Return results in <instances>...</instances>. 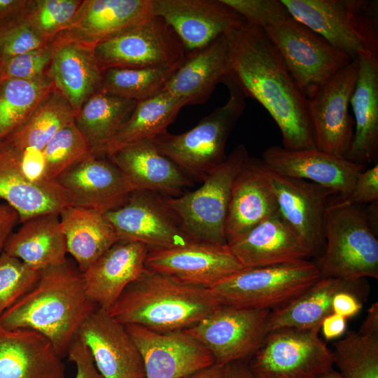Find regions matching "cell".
I'll use <instances>...</instances> for the list:
<instances>
[{"label": "cell", "instance_id": "obj_20", "mask_svg": "<svg viewBox=\"0 0 378 378\" xmlns=\"http://www.w3.org/2000/svg\"><path fill=\"white\" fill-rule=\"evenodd\" d=\"M260 160L277 174L313 182L342 198L350 194L357 175L366 168L316 147L293 150L272 146Z\"/></svg>", "mask_w": 378, "mask_h": 378}, {"label": "cell", "instance_id": "obj_16", "mask_svg": "<svg viewBox=\"0 0 378 378\" xmlns=\"http://www.w3.org/2000/svg\"><path fill=\"white\" fill-rule=\"evenodd\" d=\"M146 267L205 288L244 268L228 245L200 241L167 248L149 249Z\"/></svg>", "mask_w": 378, "mask_h": 378}, {"label": "cell", "instance_id": "obj_36", "mask_svg": "<svg viewBox=\"0 0 378 378\" xmlns=\"http://www.w3.org/2000/svg\"><path fill=\"white\" fill-rule=\"evenodd\" d=\"M136 102L99 91L74 115V122L95 155L102 152L134 110Z\"/></svg>", "mask_w": 378, "mask_h": 378}, {"label": "cell", "instance_id": "obj_52", "mask_svg": "<svg viewBox=\"0 0 378 378\" xmlns=\"http://www.w3.org/2000/svg\"><path fill=\"white\" fill-rule=\"evenodd\" d=\"M29 1L0 0V22L13 19L20 15Z\"/></svg>", "mask_w": 378, "mask_h": 378}, {"label": "cell", "instance_id": "obj_3", "mask_svg": "<svg viewBox=\"0 0 378 378\" xmlns=\"http://www.w3.org/2000/svg\"><path fill=\"white\" fill-rule=\"evenodd\" d=\"M220 305L207 288L146 268L125 288L108 312L123 325L169 332L193 326Z\"/></svg>", "mask_w": 378, "mask_h": 378}, {"label": "cell", "instance_id": "obj_4", "mask_svg": "<svg viewBox=\"0 0 378 378\" xmlns=\"http://www.w3.org/2000/svg\"><path fill=\"white\" fill-rule=\"evenodd\" d=\"M337 197L328 204L324 224L326 246L315 262L321 277L377 279L378 240L374 228L377 202L366 210Z\"/></svg>", "mask_w": 378, "mask_h": 378}, {"label": "cell", "instance_id": "obj_19", "mask_svg": "<svg viewBox=\"0 0 378 378\" xmlns=\"http://www.w3.org/2000/svg\"><path fill=\"white\" fill-rule=\"evenodd\" d=\"M153 13L173 29L186 52L206 46L246 22L223 0H153Z\"/></svg>", "mask_w": 378, "mask_h": 378}, {"label": "cell", "instance_id": "obj_24", "mask_svg": "<svg viewBox=\"0 0 378 378\" xmlns=\"http://www.w3.org/2000/svg\"><path fill=\"white\" fill-rule=\"evenodd\" d=\"M279 211L268 169L260 159L248 158L236 174L230 190L225 225L229 245Z\"/></svg>", "mask_w": 378, "mask_h": 378}, {"label": "cell", "instance_id": "obj_12", "mask_svg": "<svg viewBox=\"0 0 378 378\" xmlns=\"http://www.w3.org/2000/svg\"><path fill=\"white\" fill-rule=\"evenodd\" d=\"M271 311L220 305L186 330L225 365L251 357L269 333Z\"/></svg>", "mask_w": 378, "mask_h": 378}, {"label": "cell", "instance_id": "obj_2", "mask_svg": "<svg viewBox=\"0 0 378 378\" xmlns=\"http://www.w3.org/2000/svg\"><path fill=\"white\" fill-rule=\"evenodd\" d=\"M96 308L87 295L82 272L67 259L41 271L32 288L2 314L0 325L42 334L62 358L81 324Z\"/></svg>", "mask_w": 378, "mask_h": 378}, {"label": "cell", "instance_id": "obj_18", "mask_svg": "<svg viewBox=\"0 0 378 378\" xmlns=\"http://www.w3.org/2000/svg\"><path fill=\"white\" fill-rule=\"evenodd\" d=\"M153 0H85L54 38L90 48L125 33L153 15Z\"/></svg>", "mask_w": 378, "mask_h": 378}, {"label": "cell", "instance_id": "obj_51", "mask_svg": "<svg viewBox=\"0 0 378 378\" xmlns=\"http://www.w3.org/2000/svg\"><path fill=\"white\" fill-rule=\"evenodd\" d=\"M346 330V318L335 313L326 316L321 321L320 330L326 340L342 336Z\"/></svg>", "mask_w": 378, "mask_h": 378}, {"label": "cell", "instance_id": "obj_50", "mask_svg": "<svg viewBox=\"0 0 378 378\" xmlns=\"http://www.w3.org/2000/svg\"><path fill=\"white\" fill-rule=\"evenodd\" d=\"M18 223L20 216L16 210L6 202L0 203V254Z\"/></svg>", "mask_w": 378, "mask_h": 378}, {"label": "cell", "instance_id": "obj_15", "mask_svg": "<svg viewBox=\"0 0 378 378\" xmlns=\"http://www.w3.org/2000/svg\"><path fill=\"white\" fill-rule=\"evenodd\" d=\"M125 326L141 353L146 378H183L216 363L209 351L186 330L158 332Z\"/></svg>", "mask_w": 378, "mask_h": 378}, {"label": "cell", "instance_id": "obj_11", "mask_svg": "<svg viewBox=\"0 0 378 378\" xmlns=\"http://www.w3.org/2000/svg\"><path fill=\"white\" fill-rule=\"evenodd\" d=\"M101 69L153 68L180 64L186 50L173 29L153 15L132 29L92 48Z\"/></svg>", "mask_w": 378, "mask_h": 378}, {"label": "cell", "instance_id": "obj_10", "mask_svg": "<svg viewBox=\"0 0 378 378\" xmlns=\"http://www.w3.org/2000/svg\"><path fill=\"white\" fill-rule=\"evenodd\" d=\"M320 326L269 332L248 365L255 378H316L333 368L332 351Z\"/></svg>", "mask_w": 378, "mask_h": 378}, {"label": "cell", "instance_id": "obj_23", "mask_svg": "<svg viewBox=\"0 0 378 378\" xmlns=\"http://www.w3.org/2000/svg\"><path fill=\"white\" fill-rule=\"evenodd\" d=\"M22 153L6 139L0 141V198L16 210L20 223L41 214L60 213L71 206L56 181L35 180L26 174Z\"/></svg>", "mask_w": 378, "mask_h": 378}, {"label": "cell", "instance_id": "obj_26", "mask_svg": "<svg viewBox=\"0 0 378 378\" xmlns=\"http://www.w3.org/2000/svg\"><path fill=\"white\" fill-rule=\"evenodd\" d=\"M106 157L122 171L134 190L176 197L192 185V179L158 150L153 139L127 145Z\"/></svg>", "mask_w": 378, "mask_h": 378}, {"label": "cell", "instance_id": "obj_44", "mask_svg": "<svg viewBox=\"0 0 378 378\" xmlns=\"http://www.w3.org/2000/svg\"><path fill=\"white\" fill-rule=\"evenodd\" d=\"M52 41L41 34L20 14L0 22V62L40 48Z\"/></svg>", "mask_w": 378, "mask_h": 378}, {"label": "cell", "instance_id": "obj_41", "mask_svg": "<svg viewBox=\"0 0 378 378\" xmlns=\"http://www.w3.org/2000/svg\"><path fill=\"white\" fill-rule=\"evenodd\" d=\"M94 154L74 121L59 130L42 150L43 175L51 181L85 158Z\"/></svg>", "mask_w": 378, "mask_h": 378}, {"label": "cell", "instance_id": "obj_45", "mask_svg": "<svg viewBox=\"0 0 378 378\" xmlns=\"http://www.w3.org/2000/svg\"><path fill=\"white\" fill-rule=\"evenodd\" d=\"M55 51L53 41L34 50L0 62V82L8 79L30 80L48 73Z\"/></svg>", "mask_w": 378, "mask_h": 378}, {"label": "cell", "instance_id": "obj_1", "mask_svg": "<svg viewBox=\"0 0 378 378\" xmlns=\"http://www.w3.org/2000/svg\"><path fill=\"white\" fill-rule=\"evenodd\" d=\"M226 34L231 55L228 76L246 97L256 100L272 116L283 147L315 148L307 99L265 30L245 22Z\"/></svg>", "mask_w": 378, "mask_h": 378}, {"label": "cell", "instance_id": "obj_30", "mask_svg": "<svg viewBox=\"0 0 378 378\" xmlns=\"http://www.w3.org/2000/svg\"><path fill=\"white\" fill-rule=\"evenodd\" d=\"M358 73L350 99L354 132L346 158L367 166L378 158V56L361 54Z\"/></svg>", "mask_w": 378, "mask_h": 378}, {"label": "cell", "instance_id": "obj_35", "mask_svg": "<svg viewBox=\"0 0 378 378\" xmlns=\"http://www.w3.org/2000/svg\"><path fill=\"white\" fill-rule=\"evenodd\" d=\"M185 106L184 101L164 90L138 102L132 113L106 144L102 155L109 156L127 145L153 139L164 133Z\"/></svg>", "mask_w": 378, "mask_h": 378}, {"label": "cell", "instance_id": "obj_56", "mask_svg": "<svg viewBox=\"0 0 378 378\" xmlns=\"http://www.w3.org/2000/svg\"><path fill=\"white\" fill-rule=\"evenodd\" d=\"M316 378H344L340 373L332 368L321 374Z\"/></svg>", "mask_w": 378, "mask_h": 378}, {"label": "cell", "instance_id": "obj_29", "mask_svg": "<svg viewBox=\"0 0 378 378\" xmlns=\"http://www.w3.org/2000/svg\"><path fill=\"white\" fill-rule=\"evenodd\" d=\"M65 365L50 341L26 328L0 325V378H64Z\"/></svg>", "mask_w": 378, "mask_h": 378}, {"label": "cell", "instance_id": "obj_43", "mask_svg": "<svg viewBox=\"0 0 378 378\" xmlns=\"http://www.w3.org/2000/svg\"><path fill=\"white\" fill-rule=\"evenodd\" d=\"M40 274L18 258L0 254V316L32 288Z\"/></svg>", "mask_w": 378, "mask_h": 378}, {"label": "cell", "instance_id": "obj_53", "mask_svg": "<svg viewBox=\"0 0 378 378\" xmlns=\"http://www.w3.org/2000/svg\"><path fill=\"white\" fill-rule=\"evenodd\" d=\"M365 335H378V303H373L368 310L367 316L359 330Z\"/></svg>", "mask_w": 378, "mask_h": 378}, {"label": "cell", "instance_id": "obj_37", "mask_svg": "<svg viewBox=\"0 0 378 378\" xmlns=\"http://www.w3.org/2000/svg\"><path fill=\"white\" fill-rule=\"evenodd\" d=\"M74 111L55 88L37 106L29 118L6 139L21 150H43L52 136L74 121Z\"/></svg>", "mask_w": 378, "mask_h": 378}, {"label": "cell", "instance_id": "obj_25", "mask_svg": "<svg viewBox=\"0 0 378 378\" xmlns=\"http://www.w3.org/2000/svg\"><path fill=\"white\" fill-rule=\"evenodd\" d=\"M148 250L143 243L119 240L82 272L87 295L97 307L108 311L142 274Z\"/></svg>", "mask_w": 378, "mask_h": 378}, {"label": "cell", "instance_id": "obj_31", "mask_svg": "<svg viewBox=\"0 0 378 378\" xmlns=\"http://www.w3.org/2000/svg\"><path fill=\"white\" fill-rule=\"evenodd\" d=\"M4 252L38 272L66 262L67 249L59 213L41 214L22 223L9 236Z\"/></svg>", "mask_w": 378, "mask_h": 378}, {"label": "cell", "instance_id": "obj_8", "mask_svg": "<svg viewBox=\"0 0 378 378\" xmlns=\"http://www.w3.org/2000/svg\"><path fill=\"white\" fill-rule=\"evenodd\" d=\"M248 158L246 148L239 144L198 189L176 197H163L166 206L193 239L227 245L225 225L231 187L236 174Z\"/></svg>", "mask_w": 378, "mask_h": 378}, {"label": "cell", "instance_id": "obj_5", "mask_svg": "<svg viewBox=\"0 0 378 378\" xmlns=\"http://www.w3.org/2000/svg\"><path fill=\"white\" fill-rule=\"evenodd\" d=\"M229 97L222 106L178 134L164 133L153 139L158 150L189 178L204 181L226 159L227 139L246 107V97L227 76L223 82Z\"/></svg>", "mask_w": 378, "mask_h": 378}, {"label": "cell", "instance_id": "obj_39", "mask_svg": "<svg viewBox=\"0 0 378 378\" xmlns=\"http://www.w3.org/2000/svg\"><path fill=\"white\" fill-rule=\"evenodd\" d=\"M180 64L169 67L108 68L102 71L99 91L138 102L163 91Z\"/></svg>", "mask_w": 378, "mask_h": 378}, {"label": "cell", "instance_id": "obj_48", "mask_svg": "<svg viewBox=\"0 0 378 378\" xmlns=\"http://www.w3.org/2000/svg\"><path fill=\"white\" fill-rule=\"evenodd\" d=\"M66 355L76 367L75 378H104L98 371L89 349L77 337L69 346Z\"/></svg>", "mask_w": 378, "mask_h": 378}, {"label": "cell", "instance_id": "obj_28", "mask_svg": "<svg viewBox=\"0 0 378 378\" xmlns=\"http://www.w3.org/2000/svg\"><path fill=\"white\" fill-rule=\"evenodd\" d=\"M228 246L244 268L291 262L312 256L304 241L279 211Z\"/></svg>", "mask_w": 378, "mask_h": 378}, {"label": "cell", "instance_id": "obj_27", "mask_svg": "<svg viewBox=\"0 0 378 378\" xmlns=\"http://www.w3.org/2000/svg\"><path fill=\"white\" fill-rule=\"evenodd\" d=\"M231 69L227 34L198 50L186 52L163 90L182 99L186 105L205 103L217 85L223 83Z\"/></svg>", "mask_w": 378, "mask_h": 378}, {"label": "cell", "instance_id": "obj_55", "mask_svg": "<svg viewBox=\"0 0 378 378\" xmlns=\"http://www.w3.org/2000/svg\"><path fill=\"white\" fill-rule=\"evenodd\" d=\"M183 378H225L224 365L214 363Z\"/></svg>", "mask_w": 378, "mask_h": 378}, {"label": "cell", "instance_id": "obj_33", "mask_svg": "<svg viewBox=\"0 0 378 378\" xmlns=\"http://www.w3.org/2000/svg\"><path fill=\"white\" fill-rule=\"evenodd\" d=\"M365 279L321 277L293 301L271 312L269 332L282 328L321 326L322 320L332 313V302L335 295L340 291H351L365 296Z\"/></svg>", "mask_w": 378, "mask_h": 378}, {"label": "cell", "instance_id": "obj_34", "mask_svg": "<svg viewBox=\"0 0 378 378\" xmlns=\"http://www.w3.org/2000/svg\"><path fill=\"white\" fill-rule=\"evenodd\" d=\"M67 253L84 272L119 237L104 214L83 208L68 206L59 213Z\"/></svg>", "mask_w": 378, "mask_h": 378}, {"label": "cell", "instance_id": "obj_22", "mask_svg": "<svg viewBox=\"0 0 378 378\" xmlns=\"http://www.w3.org/2000/svg\"><path fill=\"white\" fill-rule=\"evenodd\" d=\"M267 169L281 215L304 241L312 256L322 254L326 209L335 192L313 182Z\"/></svg>", "mask_w": 378, "mask_h": 378}, {"label": "cell", "instance_id": "obj_6", "mask_svg": "<svg viewBox=\"0 0 378 378\" xmlns=\"http://www.w3.org/2000/svg\"><path fill=\"white\" fill-rule=\"evenodd\" d=\"M291 16L351 60L378 56L377 0H281Z\"/></svg>", "mask_w": 378, "mask_h": 378}, {"label": "cell", "instance_id": "obj_47", "mask_svg": "<svg viewBox=\"0 0 378 378\" xmlns=\"http://www.w3.org/2000/svg\"><path fill=\"white\" fill-rule=\"evenodd\" d=\"M342 198V197H341ZM345 202L356 205L371 204L378 201V164L365 168L356 176L350 194Z\"/></svg>", "mask_w": 378, "mask_h": 378}, {"label": "cell", "instance_id": "obj_9", "mask_svg": "<svg viewBox=\"0 0 378 378\" xmlns=\"http://www.w3.org/2000/svg\"><path fill=\"white\" fill-rule=\"evenodd\" d=\"M263 29L307 99L351 60L293 17Z\"/></svg>", "mask_w": 378, "mask_h": 378}, {"label": "cell", "instance_id": "obj_13", "mask_svg": "<svg viewBox=\"0 0 378 378\" xmlns=\"http://www.w3.org/2000/svg\"><path fill=\"white\" fill-rule=\"evenodd\" d=\"M358 66V58L351 60L307 99L316 147L342 158H346L354 136V121L349 106Z\"/></svg>", "mask_w": 378, "mask_h": 378}, {"label": "cell", "instance_id": "obj_32", "mask_svg": "<svg viewBox=\"0 0 378 378\" xmlns=\"http://www.w3.org/2000/svg\"><path fill=\"white\" fill-rule=\"evenodd\" d=\"M55 51L48 74L74 113L100 90L102 70L90 48L53 40Z\"/></svg>", "mask_w": 378, "mask_h": 378}, {"label": "cell", "instance_id": "obj_49", "mask_svg": "<svg viewBox=\"0 0 378 378\" xmlns=\"http://www.w3.org/2000/svg\"><path fill=\"white\" fill-rule=\"evenodd\" d=\"M363 296L351 291L338 292L332 299V313L339 314L346 319L354 316L362 309Z\"/></svg>", "mask_w": 378, "mask_h": 378}, {"label": "cell", "instance_id": "obj_38", "mask_svg": "<svg viewBox=\"0 0 378 378\" xmlns=\"http://www.w3.org/2000/svg\"><path fill=\"white\" fill-rule=\"evenodd\" d=\"M47 73L30 80L8 79L0 82V141L19 129L54 88Z\"/></svg>", "mask_w": 378, "mask_h": 378}, {"label": "cell", "instance_id": "obj_17", "mask_svg": "<svg viewBox=\"0 0 378 378\" xmlns=\"http://www.w3.org/2000/svg\"><path fill=\"white\" fill-rule=\"evenodd\" d=\"M76 337L89 349L104 378H146L141 353L125 326L97 307Z\"/></svg>", "mask_w": 378, "mask_h": 378}, {"label": "cell", "instance_id": "obj_42", "mask_svg": "<svg viewBox=\"0 0 378 378\" xmlns=\"http://www.w3.org/2000/svg\"><path fill=\"white\" fill-rule=\"evenodd\" d=\"M81 2L79 0L29 1L22 16L44 36L54 40L72 20Z\"/></svg>", "mask_w": 378, "mask_h": 378}, {"label": "cell", "instance_id": "obj_54", "mask_svg": "<svg viewBox=\"0 0 378 378\" xmlns=\"http://www.w3.org/2000/svg\"><path fill=\"white\" fill-rule=\"evenodd\" d=\"M225 378H255L248 365L235 361L224 365Z\"/></svg>", "mask_w": 378, "mask_h": 378}, {"label": "cell", "instance_id": "obj_14", "mask_svg": "<svg viewBox=\"0 0 378 378\" xmlns=\"http://www.w3.org/2000/svg\"><path fill=\"white\" fill-rule=\"evenodd\" d=\"M120 240L138 241L149 249L167 248L193 241L178 218L166 206L163 196L134 190L125 202L104 214Z\"/></svg>", "mask_w": 378, "mask_h": 378}, {"label": "cell", "instance_id": "obj_40", "mask_svg": "<svg viewBox=\"0 0 378 378\" xmlns=\"http://www.w3.org/2000/svg\"><path fill=\"white\" fill-rule=\"evenodd\" d=\"M332 351L333 365L344 378H378V335L348 331Z\"/></svg>", "mask_w": 378, "mask_h": 378}, {"label": "cell", "instance_id": "obj_46", "mask_svg": "<svg viewBox=\"0 0 378 378\" xmlns=\"http://www.w3.org/2000/svg\"><path fill=\"white\" fill-rule=\"evenodd\" d=\"M250 24L264 29L291 16L281 0H223Z\"/></svg>", "mask_w": 378, "mask_h": 378}, {"label": "cell", "instance_id": "obj_21", "mask_svg": "<svg viewBox=\"0 0 378 378\" xmlns=\"http://www.w3.org/2000/svg\"><path fill=\"white\" fill-rule=\"evenodd\" d=\"M92 154L57 178L71 206L103 214L121 205L134 190L122 171L108 158Z\"/></svg>", "mask_w": 378, "mask_h": 378}, {"label": "cell", "instance_id": "obj_7", "mask_svg": "<svg viewBox=\"0 0 378 378\" xmlns=\"http://www.w3.org/2000/svg\"><path fill=\"white\" fill-rule=\"evenodd\" d=\"M321 278L315 262L302 260L245 267L207 288L220 305L279 309Z\"/></svg>", "mask_w": 378, "mask_h": 378}]
</instances>
